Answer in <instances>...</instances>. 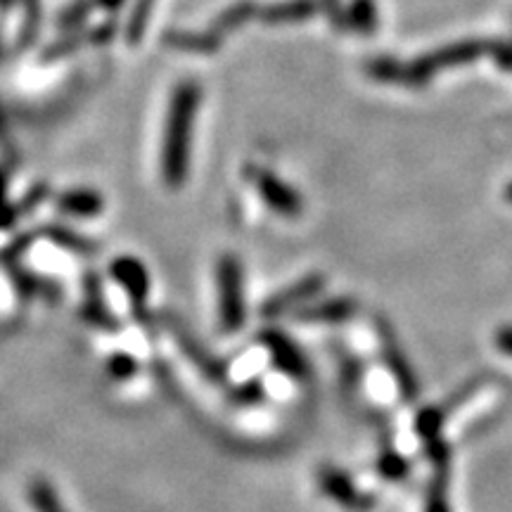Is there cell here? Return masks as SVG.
Listing matches in <instances>:
<instances>
[{
    "instance_id": "7c38bea8",
    "label": "cell",
    "mask_w": 512,
    "mask_h": 512,
    "mask_svg": "<svg viewBox=\"0 0 512 512\" xmlns=\"http://www.w3.org/2000/svg\"><path fill=\"white\" fill-rule=\"evenodd\" d=\"M57 209L67 216L91 219L102 211V197L95 190H67L57 197Z\"/></svg>"
},
{
    "instance_id": "ba28073f",
    "label": "cell",
    "mask_w": 512,
    "mask_h": 512,
    "mask_svg": "<svg viewBox=\"0 0 512 512\" xmlns=\"http://www.w3.org/2000/svg\"><path fill=\"white\" fill-rule=\"evenodd\" d=\"M318 486L325 496L349 510H366L368 505L373 503L366 496V491L358 489L354 479H351L347 472L335 470V467H323V470L318 472Z\"/></svg>"
},
{
    "instance_id": "5b68a950",
    "label": "cell",
    "mask_w": 512,
    "mask_h": 512,
    "mask_svg": "<svg viewBox=\"0 0 512 512\" xmlns=\"http://www.w3.org/2000/svg\"><path fill=\"white\" fill-rule=\"evenodd\" d=\"M323 287H325V275H318V273L306 275V278L297 280V283L285 287V290L275 292L273 297L264 304L261 313H264L266 318H280L285 316V313L302 309L304 304H309L316 294H320Z\"/></svg>"
},
{
    "instance_id": "3957f363",
    "label": "cell",
    "mask_w": 512,
    "mask_h": 512,
    "mask_svg": "<svg viewBox=\"0 0 512 512\" xmlns=\"http://www.w3.org/2000/svg\"><path fill=\"white\" fill-rule=\"evenodd\" d=\"M219 313L221 328L238 332L245 323V290H242V264L238 256L226 254L219 261Z\"/></svg>"
},
{
    "instance_id": "4316f807",
    "label": "cell",
    "mask_w": 512,
    "mask_h": 512,
    "mask_svg": "<svg viewBox=\"0 0 512 512\" xmlns=\"http://www.w3.org/2000/svg\"><path fill=\"white\" fill-rule=\"evenodd\" d=\"M124 3H126V0H95V5H98V8H102V10H107V12L121 10V8H124Z\"/></svg>"
},
{
    "instance_id": "7402d4cb",
    "label": "cell",
    "mask_w": 512,
    "mask_h": 512,
    "mask_svg": "<svg viewBox=\"0 0 512 512\" xmlns=\"http://www.w3.org/2000/svg\"><path fill=\"white\" fill-rule=\"evenodd\" d=\"M83 43H88V34H76V36H67V38H60V41L53 43L43 57H46V62L50 60H57V57H64L69 53H74L76 48L83 46Z\"/></svg>"
},
{
    "instance_id": "30bf717a",
    "label": "cell",
    "mask_w": 512,
    "mask_h": 512,
    "mask_svg": "<svg viewBox=\"0 0 512 512\" xmlns=\"http://www.w3.org/2000/svg\"><path fill=\"white\" fill-rule=\"evenodd\" d=\"M112 275L119 280L128 297L136 304H143L150 292V275H147L145 266L140 264L133 256H121L112 264Z\"/></svg>"
},
{
    "instance_id": "ac0fdd59",
    "label": "cell",
    "mask_w": 512,
    "mask_h": 512,
    "mask_svg": "<svg viewBox=\"0 0 512 512\" xmlns=\"http://www.w3.org/2000/svg\"><path fill=\"white\" fill-rule=\"evenodd\" d=\"M29 501L34 505L36 512H69L64 508L60 498H57L55 489L43 479H34L29 486Z\"/></svg>"
},
{
    "instance_id": "e0dca14e",
    "label": "cell",
    "mask_w": 512,
    "mask_h": 512,
    "mask_svg": "<svg viewBox=\"0 0 512 512\" xmlns=\"http://www.w3.org/2000/svg\"><path fill=\"white\" fill-rule=\"evenodd\" d=\"M155 3L157 0H136V3H133L131 12H128V22H126L128 46H138V43L145 38V31L150 27L152 12H155Z\"/></svg>"
},
{
    "instance_id": "8fae6325",
    "label": "cell",
    "mask_w": 512,
    "mask_h": 512,
    "mask_svg": "<svg viewBox=\"0 0 512 512\" xmlns=\"http://www.w3.org/2000/svg\"><path fill=\"white\" fill-rule=\"evenodd\" d=\"M164 43L166 46L176 48V50H190V53H214V50L221 48L223 38L216 36L214 31H166L164 34Z\"/></svg>"
},
{
    "instance_id": "2e32d148",
    "label": "cell",
    "mask_w": 512,
    "mask_h": 512,
    "mask_svg": "<svg viewBox=\"0 0 512 512\" xmlns=\"http://www.w3.org/2000/svg\"><path fill=\"white\" fill-rule=\"evenodd\" d=\"M259 17V8H256L254 3H249V0H240V3L230 5L228 10H223L219 17H216L214 27H211V31H214L216 36H226L230 34V31L240 29L242 24L252 22V19Z\"/></svg>"
},
{
    "instance_id": "f1b7e54d",
    "label": "cell",
    "mask_w": 512,
    "mask_h": 512,
    "mask_svg": "<svg viewBox=\"0 0 512 512\" xmlns=\"http://www.w3.org/2000/svg\"><path fill=\"white\" fill-rule=\"evenodd\" d=\"M505 200L512 202V183L508 185V188H505Z\"/></svg>"
},
{
    "instance_id": "52a82bcc",
    "label": "cell",
    "mask_w": 512,
    "mask_h": 512,
    "mask_svg": "<svg viewBox=\"0 0 512 512\" xmlns=\"http://www.w3.org/2000/svg\"><path fill=\"white\" fill-rule=\"evenodd\" d=\"M328 17L332 27L337 31H344V34L370 36L380 27V10H377L375 0H351L347 8L339 5Z\"/></svg>"
},
{
    "instance_id": "d6986e66",
    "label": "cell",
    "mask_w": 512,
    "mask_h": 512,
    "mask_svg": "<svg viewBox=\"0 0 512 512\" xmlns=\"http://www.w3.org/2000/svg\"><path fill=\"white\" fill-rule=\"evenodd\" d=\"M93 5L95 0H74V3H69L67 8L62 10L60 19H57V27L64 31H74L76 27H81L88 19V15H91Z\"/></svg>"
},
{
    "instance_id": "6da1fadb",
    "label": "cell",
    "mask_w": 512,
    "mask_h": 512,
    "mask_svg": "<svg viewBox=\"0 0 512 512\" xmlns=\"http://www.w3.org/2000/svg\"><path fill=\"white\" fill-rule=\"evenodd\" d=\"M202 88L197 81H181L174 88L166 107L164 136H162V181L166 188L178 190L185 183L192 159V138H195V121L200 112Z\"/></svg>"
},
{
    "instance_id": "9a60e30c",
    "label": "cell",
    "mask_w": 512,
    "mask_h": 512,
    "mask_svg": "<svg viewBox=\"0 0 512 512\" xmlns=\"http://www.w3.org/2000/svg\"><path fill=\"white\" fill-rule=\"evenodd\" d=\"M366 72L373 81L389 83V86H406L408 88V69L406 62H399L396 57L382 55L366 62Z\"/></svg>"
},
{
    "instance_id": "603a6c76",
    "label": "cell",
    "mask_w": 512,
    "mask_h": 512,
    "mask_svg": "<svg viewBox=\"0 0 512 512\" xmlns=\"http://www.w3.org/2000/svg\"><path fill=\"white\" fill-rule=\"evenodd\" d=\"M489 53L498 67L505 69V72H512V41L489 43Z\"/></svg>"
},
{
    "instance_id": "44dd1931",
    "label": "cell",
    "mask_w": 512,
    "mask_h": 512,
    "mask_svg": "<svg viewBox=\"0 0 512 512\" xmlns=\"http://www.w3.org/2000/svg\"><path fill=\"white\" fill-rule=\"evenodd\" d=\"M46 235L53 242H60L62 247H67V249H74V252H81V254H91L93 252V245L91 242H88L86 238H81V235H76V233H72V230H67V228H55V226H48L46 228Z\"/></svg>"
},
{
    "instance_id": "ffe728a7",
    "label": "cell",
    "mask_w": 512,
    "mask_h": 512,
    "mask_svg": "<svg viewBox=\"0 0 512 512\" xmlns=\"http://www.w3.org/2000/svg\"><path fill=\"white\" fill-rule=\"evenodd\" d=\"M377 470H380V475L384 479H392V482H401V479L408 477V472H411V465H408V460L401 456V453H384L377 460Z\"/></svg>"
},
{
    "instance_id": "9c48e42d",
    "label": "cell",
    "mask_w": 512,
    "mask_h": 512,
    "mask_svg": "<svg viewBox=\"0 0 512 512\" xmlns=\"http://www.w3.org/2000/svg\"><path fill=\"white\" fill-rule=\"evenodd\" d=\"M261 339H264V347L271 351L275 366L283 370V373L292 377L306 375V358L302 351L297 349V344H294L292 339L280 335V332H266Z\"/></svg>"
},
{
    "instance_id": "d4e9b609",
    "label": "cell",
    "mask_w": 512,
    "mask_h": 512,
    "mask_svg": "<svg viewBox=\"0 0 512 512\" xmlns=\"http://www.w3.org/2000/svg\"><path fill=\"white\" fill-rule=\"evenodd\" d=\"M496 347L501 354L512 358V325H505V328L496 332Z\"/></svg>"
},
{
    "instance_id": "4fadbf2b",
    "label": "cell",
    "mask_w": 512,
    "mask_h": 512,
    "mask_svg": "<svg viewBox=\"0 0 512 512\" xmlns=\"http://www.w3.org/2000/svg\"><path fill=\"white\" fill-rule=\"evenodd\" d=\"M356 313V302L349 297H337L328 299L323 304H313L309 309H304L302 318L309 323H342V320L351 318Z\"/></svg>"
},
{
    "instance_id": "cb8c5ba5",
    "label": "cell",
    "mask_w": 512,
    "mask_h": 512,
    "mask_svg": "<svg viewBox=\"0 0 512 512\" xmlns=\"http://www.w3.org/2000/svg\"><path fill=\"white\" fill-rule=\"evenodd\" d=\"M114 34H117V24L105 22L100 24V27H95L93 31H88V43H93V46H105V43L112 41Z\"/></svg>"
},
{
    "instance_id": "8992f818",
    "label": "cell",
    "mask_w": 512,
    "mask_h": 512,
    "mask_svg": "<svg viewBox=\"0 0 512 512\" xmlns=\"http://www.w3.org/2000/svg\"><path fill=\"white\" fill-rule=\"evenodd\" d=\"M256 192L271 207L278 216L285 219H297L304 211V200L299 197V192L292 188L290 183H285L283 178H278L271 171H261L256 176Z\"/></svg>"
},
{
    "instance_id": "83f0119b",
    "label": "cell",
    "mask_w": 512,
    "mask_h": 512,
    "mask_svg": "<svg viewBox=\"0 0 512 512\" xmlns=\"http://www.w3.org/2000/svg\"><path fill=\"white\" fill-rule=\"evenodd\" d=\"M5 192H8V178L0 171V209L5 207Z\"/></svg>"
},
{
    "instance_id": "7a4b0ae2",
    "label": "cell",
    "mask_w": 512,
    "mask_h": 512,
    "mask_svg": "<svg viewBox=\"0 0 512 512\" xmlns=\"http://www.w3.org/2000/svg\"><path fill=\"white\" fill-rule=\"evenodd\" d=\"M486 53H489V43L484 41L448 43L444 48L432 50V53L422 55L420 60L406 62L408 88L427 86V83H430L439 72H444V69L463 67V64L475 62Z\"/></svg>"
},
{
    "instance_id": "484cf974",
    "label": "cell",
    "mask_w": 512,
    "mask_h": 512,
    "mask_svg": "<svg viewBox=\"0 0 512 512\" xmlns=\"http://www.w3.org/2000/svg\"><path fill=\"white\" fill-rule=\"evenodd\" d=\"M425 512H451V508H448L446 498H444V494H441V491H437V489L432 491V496H430V501H427V510Z\"/></svg>"
},
{
    "instance_id": "277c9868",
    "label": "cell",
    "mask_w": 512,
    "mask_h": 512,
    "mask_svg": "<svg viewBox=\"0 0 512 512\" xmlns=\"http://www.w3.org/2000/svg\"><path fill=\"white\" fill-rule=\"evenodd\" d=\"M339 0H285V3L266 5L259 10V19L271 27H283V24H302L316 17L318 12L332 15L339 8Z\"/></svg>"
},
{
    "instance_id": "5bb4252c",
    "label": "cell",
    "mask_w": 512,
    "mask_h": 512,
    "mask_svg": "<svg viewBox=\"0 0 512 512\" xmlns=\"http://www.w3.org/2000/svg\"><path fill=\"white\" fill-rule=\"evenodd\" d=\"M384 361H387L389 370H392V375H394L396 384H399L403 399L413 401L415 396L420 394L418 380H415L411 366H408L406 358H403V354L394 347V344H387V347H384Z\"/></svg>"
}]
</instances>
